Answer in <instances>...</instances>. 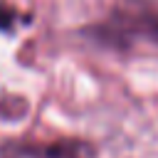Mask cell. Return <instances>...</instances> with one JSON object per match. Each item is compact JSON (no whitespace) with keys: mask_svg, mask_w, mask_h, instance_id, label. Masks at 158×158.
<instances>
[{"mask_svg":"<svg viewBox=\"0 0 158 158\" xmlns=\"http://www.w3.org/2000/svg\"><path fill=\"white\" fill-rule=\"evenodd\" d=\"M156 37H158V25H156Z\"/></svg>","mask_w":158,"mask_h":158,"instance_id":"cell-1","label":"cell"}]
</instances>
